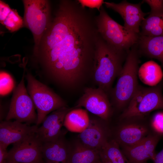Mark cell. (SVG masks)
<instances>
[{
	"mask_svg": "<svg viewBox=\"0 0 163 163\" xmlns=\"http://www.w3.org/2000/svg\"><path fill=\"white\" fill-rule=\"evenodd\" d=\"M137 44L140 55L156 59L163 66V35L156 37L140 35Z\"/></svg>",
	"mask_w": 163,
	"mask_h": 163,
	"instance_id": "19",
	"label": "cell"
},
{
	"mask_svg": "<svg viewBox=\"0 0 163 163\" xmlns=\"http://www.w3.org/2000/svg\"><path fill=\"white\" fill-rule=\"evenodd\" d=\"M8 153L7 148L0 144V163H4Z\"/></svg>",
	"mask_w": 163,
	"mask_h": 163,
	"instance_id": "29",
	"label": "cell"
},
{
	"mask_svg": "<svg viewBox=\"0 0 163 163\" xmlns=\"http://www.w3.org/2000/svg\"><path fill=\"white\" fill-rule=\"evenodd\" d=\"M163 73L160 66L155 62L149 61L139 68L138 77L144 84L151 87L155 86L161 82Z\"/></svg>",
	"mask_w": 163,
	"mask_h": 163,
	"instance_id": "21",
	"label": "cell"
},
{
	"mask_svg": "<svg viewBox=\"0 0 163 163\" xmlns=\"http://www.w3.org/2000/svg\"><path fill=\"white\" fill-rule=\"evenodd\" d=\"M142 2L132 4L126 0L116 3L113 2H104L107 8H110L119 13L124 21V26L129 30L139 34V27L145 17L149 13L143 12L141 9Z\"/></svg>",
	"mask_w": 163,
	"mask_h": 163,
	"instance_id": "14",
	"label": "cell"
},
{
	"mask_svg": "<svg viewBox=\"0 0 163 163\" xmlns=\"http://www.w3.org/2000/svg\"><path fill=\"white\" fill-rule=\"evenodd\" d=\"M153 132L149 114L133 116L119 118L116 125L111 126V139L120 147L131 146Z\"/></svg>",
	"mask_w": 163,
	"mask_h": 163,
	"instance_id": "5",
	"label": "cell"
},
{
	"mask_svg": "<svg viewBox=\"0 0 163 163\" xmlns=\"http://www.w3.org/2000/svg\"><path fill=\"white\" fill-rule=\"evenodd\" d=\"M161 137L153 132L133 145L120 147L130 163H147L155 156V148Z\"/></svg>",
	"mask_w": 163,
	"mask_h": 163,
	"instance_id": "13",
	"label": "cell"
},
{
	"mask_svg": "<svg viewBox=\"0 0 163 163\" xmlns=\"http://www.w3.org/2000/svg\"><path fill=\"white\" fill-rule=\"evenodd\" d=\"M139 35L156 37L163 35V16L151 15L142 21Z\"/></svg>",
	"mask_w": 163,
	"mask_h": 163,
	"instance_id": "24",
	"label": "cell"
},
{
	"mask_svg": "<svg viewBox=\"0 0 163 163\" xmlns=\"http://www.w3.org/2000/svg\"><path fill=\"white\" fill-rule=\"evenodd\" d=\"M38 126H31L17 120H2L0 123V144L7 148L36 133Z\"/></svg>",
	"mask_w": 163,
	"mask_h": 163,
	"instance_id": "16",
	"label": "cell"
},
{
	"mask_svg": "<svg viewBox=\"0 0 163 163\" xmlns=\"http://www.w3.org/2000/svg\"><path fill=\"white\" fill-rule=\"evenodd\" d=\"M0 23L11 32L16 31L23 26L24 21L17 11L11 9L8 4L0 1Z\"/></svg>",
	"mask_w": 163,
	"mask_h": 163,
	"instance_id": "23",
	"label": "cell"
},
{
	"mask_svg": "<svg viewBox=\"0 0 163 163\" xmlns=\"http://www.w3.org/2000/svg\"><path fill=\"white\" fill-rule=\"evenodd\" d=\"M24 22L31 31L34 39V54L37 53L42 38L51 22L49 2L46 0L23 1Z\"/></svg>",
	"mask_w": 163,
	"mask_h": 163,
	"instance_id": "7",
	"label": "cell"
},
{
	"mask_svg": "<svg viewBox=\"0 0 163 163\" xmlns=\"http://www.w3.org/2000/svg\"><path fill=\"white\" fill-rule=\"evenodd\" d=\"M68 163H101L99 151L88 148L77 138L70 142Z\"/></svg>",
	"mask_w": 163,
	"mask_h": 163,
	"instance_id": "18",
	"label": "cell"
},
{
	"mask_svg": "<svg viewBox=\"0 0 163 163\" xmlns=\"http://www.w3.org/2000/svg\"><path fill=\"white\" fill-rule=\"evenodd\" d=\"M42 144L36 133L28 136L14 144L4 163H44Z\"/></svg>",
	"mask_w": 163,
	"mask_h": 163,
	"instance_id": "10",
	"label": "cell"
},
{
	"mask_svg": "<svg viewBox=\"0 0 163 163\" xmlns=\"http://www.w3.org/2000/svg\"><path fill=\"white\" fill-rule=\"evenodd\" d=\"M89 120L87 110L80 108H75L67 113L63 125L69 131L80 133L87 127Z\"/></svg>",
	"mask_w": 163,
	"mask_h": 163,
	"instance_id": "20",
	"label": "cell"
},
{
	"mask_svg": "<svg viewBox=\"0 0 163 163\" xmlns=\"http://www.w3.org/2000/svg\"><path fill=\"white\" fill-rule=\"evenodd\" d=\"M128 52L118 50L108 44L99 35L94 61L92 72L98 87L107 94L119 76Z\"/></svg>",
	"mask_w": 163,
	"mask_h": 163,
	"instance_id": "2",
	"label": "cell"
},
{
	"mask_svg": "<svg viewBox=\"0 0 163 163\" xmlns=\"http://www.w3.org/2000/svg\"><path fill=\"white\" fill-rule=\"evenodd\" d=\"M95 17L97 30L109 45L120 50L128 52L138 41L139 34L133 33L113 20L102 6Z\"/></svg>",
	"mask_w": 163,
	"mask_h": 163,
	"instance_id": "4",
	"label": "cell"
},
{
	"mask_svg": "<svg viewBox=\"0 0 163 163\" xmlns=\"http://www.w3.org/2000/svg\"><path fill=\"white\" fill-rule=\"evenodd\" d=\"M24 73V71L21 80L14 91L5 120L14 119L30 125L36 124L37 114L33 101L25 86Z\"/></svg>",
	"mask_w": 163,
	"mask_h": 163,
	"instance_id": "9",
	"label": "cell"
},
{
	"mask_svg": "<svg viewBox=\"0 0 163 163\" xmlns=\"http://www.w3.org/2000/svg\"></svg>",
	"mask_w": 163,
	"mask_h": 163,
	"instance_id": "31",
	"label": "cell"
},
{
	"mask_svg": "<svg viewBox=\"0 0 163 163\" xmlns=\"http://www.w3.org/2000/svg\"><path fill=\"white\" fill-rule=\"evenodd\" d=\"M163 82L150 87L139 86L127 107L119 118L149 114L154 110L163 109Z\"/></svg>",
	"mask_w": 163,
	"mask_h": 163,
	"instance_id": "8",
	"label": "cell"
},
{
	"mask_svg": "<svg viewBox=\"0 0 163 163\" xmlns=\"http://www.w3.org/2000/svg\"></svg>",
	"mask_w": 163,
	"mask_h": 163,
	"instance_id": "32",
	"label": "cell"
},
{
	"mask_svg": "<svg viewBox=\"0 0 163 163\" xmlns=\"http://www.w3.org/2000/svg\"><path fill=\"white\" fill-rule=\"evenodd\" d=\"M94 11L78 0L60 1L34 55L46 74L64 86H74L92 72L99 36Z\"/></svg>",
	"mask_w": 163,
	"mask_h": 163,
	"instance_id": "1",
	"label": "cell"
},
{
	"mask_svg": "<svg viewBox=\"0 0 163 163\" xmlns=\"http://www.w3.org/2000/svg\"><path fill=\"white\" fill-rule=\"evenodd\" d=\"M150 121L153 132L161 136H163V112L155 113L150 117Z\"/></svg>",
	"mask_w": 163,
	"mask_h": 163,
	"instance_id": "26",
	"label": "cell"
},
{
	"mask_svg": "<svg viewBox=\"0 0 163 163\" xmlns=\"http://www.w3.org/2000/svg\"><path fill=\"white\" fill-rule=\"evenodd\" d=\"M152 160L153 163H163V148L158 153H156Z\"/></svg>",
	"mask_w": 163,
	"mask_h": 163,
	"instance_id": "30",
	"label": "cell"
},
{
	"mask_svg": "<svg viewBox=\"0 0 163 163\" xmlns=\"http://www.w3.org/2000/svg\"><path fill=\"white\" fill-rule=\"evenodd\" d=\"M0 94L5 95L10 93L14 86V81L11 75L7 72H0Z\"/></svg>",
	"mask_w": 163,
	"mask_h": 163,
	"instance_id": "25",
	"label": "cell"
},
{
	"mask_svg": "<svg viewBox=\"0 0 163 163\" xmlns=\"http://www.w3.org/2000/svg\"><path fill=\"white\" fill-rule=\"evenodd\" d=\"M72 109L67 106L64 107L52 112L46 117L36 133L42 143L53 140L60 135L66 116Z\"/></svg>",
	"mask_w": 163,
	"mask_h": 163,
	"instance_id": "15",
	"label": "cell"
},
{
	"mask_svg": "<svg viewBox=\"0 0 163 163\" xmlns=\"http://www.w3.org/2000/svg\"><path fill=\"white\" fill-rule=\"evenodd\" d=\"M140 55L137 43L128 51L116 84L110 91L112 106L121 113L128 106L139 85L138 77Z\"/></svg>",
	"mask_w": 163,
	"mask_h": 163,
	"instance_id": "3",
	"label": "cell"
},
{
	"mask_svg": "<svg viewBox=\"0 0 163 163\" xmlns=\"http://www.w3.org/2000/svg\"><path fill=\"white\" fill-rule=\"evenodd\" d=\"M79 3L83 7H87L90 9L95 8L99 11L102 4L104 0H78Z\"/></svg>",
	"mask_w": 163,
	"mask_h": 163,
	"instance_id": "28",
	"label": "cell"
},
{
	"mask_svg": "<svg viewBox=\"0 0 163 163\" xmlns=\"http://www.w3.org/2000/svg\"><path fill=\"white\" fill-rule=\"evenodd\" d=\"M81 107L108 122L113 111L108 94L99 87L87 88L84 89L75 108Z\"/></svg>",
	"mask_w": 163,
	"mask_h": 163,
	"instance_id": "11",
	"label": "cell"
},
{
	"mask_svg": "<svg viewBox=\"0 0 163 163\" xmlns=\"http://www.w3.org/2000/svg\"><path fill=\"white\" fill-rule=\"evenodd\" d=\"M148 4L151 8V15L163 16V0H145L142 1Z\"/></svg>",
	"mask_w": 163,
	"mask_h": 163,
	"instance_id": "27",
	"label": "cell"
},
{
	"mask_svg": "<svg viewBox=\"0 0 163 163\" xmlns=\"http://www.w3.org/2000/svg\"><path fill=\"white\" fill-rule=\"evenodd\" d=\"M111 136L109 122L95 115L90 117L88 126L80 133L77 138L86 146L99 151Z\"/></svg>",
	"mask_w": 163,
	"mask_h": 163,
	"instance_id": "12",
	"label": "cell"
},
{
	"mask_svg": "<svg viewBox=\"0 0 163 163\" xmlns=\"http://www.w3.org/2000/svg\"><path fill=\"white\" fill-rule=\"evenodd\" d=\"M25 77L27 83V91L37 110V126L41 124L50 113L67 106L59 95L36 79L31 74L27 73Z\"/></svg>",
	"mask_w": 163,
	"mask_h": 163,
	"instance_id": "6",
	"label": "cell"
},
{
	"mask_svg": "<svg viewBox=\"0 0 163 163\" xmlns=\"http://www.w3.org/2000/svg\"><path fill=\"white\" fill-rule=\"evenodd\" d=\"M66 131L62 130L54 139L42 143V153L45 163H68L70 142L65 137Z\"/></svg>",
	"mask_w": 163,
	"mask_h": 163,
	"instance_id": "17",
	"label": "cell"
},
{
	"mask_svg": "<svg viewBox=\"0 0 163 163\" xmlns=\"http://www.w3.org/2000/svg\"><path fill=\"white\" fill-rule=\"evenodd\" d=\"M102 163H130L119 144L110 139L99 150Z\"/></svg>",
	"mask_w": 163,
	"mask_h": 163,
	"instance_id": "22",
	"label": "cell"
}]
</instances>
